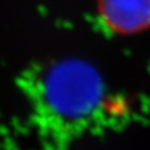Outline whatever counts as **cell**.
Masks as SVG:
<instances>
[{
	"mask_svg": "<svg viewBox=\"0 0 150 150\" xmlns=\"http://www.w3.org/2000/svg\"><path fill=\"white\" fill-rule=\"evenodd\" d=\"M98 10L117 33H138L150 27V0H98Z\"/></svg>",
	"mask_w": 150,
	"mask_h": 150,
	"instance_id": "cell-2",
	"label": "cell"
},
{
	"mask_svg": "<svg viewBox=\"0 0 150 150\" xmlns=\"http://www.w3.org/2000/svg\"><path fill=\"white\" fill-rule=\"evenodd\" d=\"M29 120L42 150H70L86 137L117 130L127 106L108 95L89 64L66 60L28 74L21 81Z\"/></svg>",
	"mask_w": 150,
	"mask_h": 150,
	"instance_id": "cell-1",
	"label": "cell"
}]
</instances>
